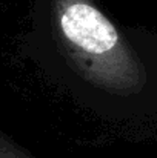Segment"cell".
Masks as SVG:
<instances>
[{
	"label": "cell",
	"instance_id": "cell-1",
	"mask_svg": "<svg viewBox=\"0 0 157 158\" xmlns=\"http://www.w3.org/2000/svg\"><path fill=\"white\" fill-rule=\"evenodd\" d=\"M29 54L82 109L157 121V34L119 23L99 0H36Z\"/></svg>",
	"mask_w": 157,
	"mask_h": 158
}]
</instances>
